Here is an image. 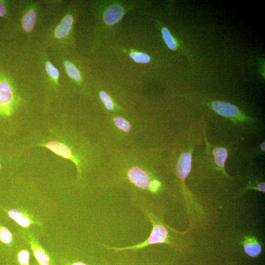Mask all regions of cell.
<instances>
[{"label":"cell","instance_id":"cell-1","mask_svg":"<svg viewBox=\"0 0 265 265\" xmlns=\"http://www.w3.org/2000/svg\"><path fill=\"white\" fill-rule=\"evenodd\" d=\"M77 9L71 5L61 9L39 31L40 46L52 51L70 50L75 45L74 28Z\"/></svg>","mask_w":265,"mask_h":265},{"label":"cell","instance_id":"cell-2","mask_svg":"<svg viewBox=\"0 0 265 265\" xmlns=\"http://www.w3.org/2000/svg\"><path fill=\"white\" fill-rule=\"evenodd\" d=\"M132 201L134 207L143 213L152 225V230L149 237L144 241L132 246L118 247L103 244L104 246L114 251L126 250L139 251L146 247L156 244L172 245L170 232L173 230L164 223L163 215L156 203L150 198L139 195H133Z\"/></svg>","mask_w":265,"mask_h":265},{"label":"cell","instance_id":"cell-3","mask_svg":"<svg viewBox=\"0 0 265 265\" xmlns=\"http://www.w3.org/2000/svg\"><path fill=\"white\" fill-rule=\"evenodd\" d=\"M16 6V28L30 38L45 16L43 0H19Z\"/></svg>","mask_w":265,"mask_h":265},{"label":"cell","instance_id":"cell-4","mask_svg":"<svg viewBox=\"0 0 265 265\" xmlns=\"http://www.w3.org/2000/svg\"><path fill=\"white\" fill-rule=\"evenodd\" d=\"M20 97L14 78L0 67V120L9 118L18 107Z\"/></svg>","mask_w":265,"mask_h":265},{"label":"cell","instance_id":"cell-5","mask_svg":"<svg viewBox=\"0 0 265 265\" xmlns=\"http://www.w3.org/2000/svg\"><path fill=\"white\" fill-rule=\"evenodd\" d=\"M123 179L132 188L141 192V195H139L145 197L147 192L157 193L161 186L159 181L152 180L145 170L139 167H133L129 169Z\"/></svg>","mask_w":265,"mask_h":265},{"label":"cell","instance_id":"cell-6","mask_svg":"<svg viewBox=\"0 0 265 265\" xmlns=\"http://www.w3.org/2000/svg\"><path fill=\"white\" fill-rule=\"evenodd\" d=\"M54 61L64 71L65 75L73 82L80 85L83 83L84 78L80 66L69 54V50L52 51Z\"/></svg>","mask_w":265,"mask_h":265},{"label":"cell","instance_id":"cell-7","mask_svg":"<svg viewBox=\"0 0 265 265\" xmlns=\"http://www.w3.org/2000/svg\"><path fill=\"white\" fill-rule=\"evenodd\" d=\"M38 54L40 68L45 82L52 88H58L60 87V75L59 70L52 62L47 49L39 46Z\"/></svg>","mask_w":265,"mask_h":265},{"label":"cell","instance_id":"cell-8","mask_svg":"<svg viewBox=\"0 0 265 265\" xmlns=\"http://www.w3.org/2000/svg\"><path fill=\"white\" fill-rule=\"evenodd\" d=\"M113 251L110 265H143L138 251L128 250Z\"/></svg>","mask_w":265,"mask_h":265},{"label":"cell","instance_id":"cell-9","mask_svg":"<svg viewBox=\"0 0 265 265\" xmlns=\"http://www.w3.org/2000/svg\"><path fill=\"white\" fill-rule=\"evenodd\" d=\"M125 13V9L123 6L118 3H113L104 11L103 21L106 25L112 26L120 21Z\"/></svg>","mask_w":265,"mask_h":265},{"label":"cell","instance_id":"cell-10","mask_svg":"<svg viewBox=\"0 0 265 265\" xmlns=\"http://www.w3.org/2000/svg\"><path fill=\"white\" fill-rule=\"evenodd\" d=\"M27 237L33 255L39 264L40 265H53L51 258L34 237L31 234L28 233Z\"/></svg>","mask_w":265,"mask_h":265},{"label":"cell","instance_id":"cell-11","mask_svg":"<svg viewBox=\"0 0 265 265\" xmlns=\"http://www.w3.org/2000/svg\"><path fill=\"white\" fill-rule=\"evenodd\" d=\"M213 109L218 114L226 117H234L239 113L238 108L230 103L216 101L212 103Z\"/></svg>","mask_w":265,"mask_h":265},{"label":"cell","instance_id":"cell-12","mask_svg":"<svg viewBox=\"0 0 265 265\" xmlns=\"http://www.w3.org/2000/svg\"><path fill=\"white\" fill-rule=\"evenodd\" d=\"M191 165V155L188 152L182 154L177 165V174L178 177L184 180L189 174Z\"/></svg>","mask_w":265,"mask_h":265},{"label":"cell","instance_id":"cell-13","mask_svg":"<svg viewBox=\"0 0 265 265\" xmlns=\"http://www.w3.org/2000/svg\"><path fill=\"white\" fill-rule=\"evenodd\" d=\"M9 216L24 228H28L34 222L29 214L19 210L12 209L8 212Z\"/></svg>","mask_w":265,"mask_h":265},{"label":"cell","instance_id":"cell-14","mask_svg":"<svg viewBox=\"0 0 265 265\" xmlns=\"http://www.w3.org/2000/svg\"><path fill=\"white\" fill-rule=\"evenodd\" d=\"M243 248L249 256L255 257L262 251V247L259 242L254 237H246L243 241Z\"/></svg>","mask_w":265,"mask_h":265},{"label":"cell","instance_id":"cell-15","mask_svg":"<svg viewBox=\"0 0 265 265\" xmlns=\"http://www.w3.org/2000/svg\"><path fill=\"white\" fill-rule=\"evenodd\" d=\"M216 164L219 167H223L227 158V151L222 148H215L212 152Z\"/></svg>","mask_w":265,"mask_h":265},{"label":"cell","instance_id":"cell-16","mask_svg":"<svg viewBox=\"0 0 265 265\" xmlns=\"http://www.w3.org/2000/svg\"><path fill=\"white\" fill-rule=\"evenodd\" d=\"M14 1L0 0V20L6 19L9 15L10 10L15 3Z\"/></svg>","mask_w":265,"mask_h":265},{"label":"cell","instance_id":"cell-17","mask_svg":"<svg viewBox=\"0 0 265 265\" xmlns=\"http://www.w3.org/2000/svg\"><path fill=\"white\" fill-rule=\"evenodd\" d=\"M161 34L167 46L171 50H176L177 49L176 43L169 30L166 27L162 28Z\"/></svg>","mask_w":265,"mask_h":265},{"label":"cell","instance_id":"cell-18","mask_svg":"<svg viewBox=\"0 0 265 265\" xmlns=\"http://www.w3.org/2000/svg\"><path fill=\"white\" fill-rule=\"evenodd\" d=\"M129 55L131 58L137 63L146 64L151 61L150 55L144 53L132 51L129 53Z\"/></svg>","mask_w":265,"mask_h":265},{"label":"cell","instance_id":"cell-19","mask_svg":"<svg viewBox=\"0 0 265 265\" xmlns=\"http://www.w3.org/2000/svg\"><path fill=\"white\" fill-rule=\"evenodd\" d=\"M13 239V235L5 227L0 225V240L4 244H10Z\"/></svg>","mask_w":265,"mask_h":265},{"label":"cell","instance_id":"cell-20","mask_svg":"<svg viewBox=\"0 0 265 265\" xmlns=\"http://www.w3.org/2000/svg\"><path fill=\"white\" fill-rule=\"evenodd\" d=\"M99 97L108 110H111L114 109V105L109 94L104 91H101L99 93Z\"/></svg>","mask_w":265,"mask_h":265},{"label":"cell","instance_id":"cell-21","mask_svg":"<svg viewBox=\"0 0 265 265\" xmlns=\"http://www.w3.org/2000/svg\"><path fill=\"white\" fill-rule=\"evenodd\" d=\"M114 123L117 127L125 132H129L131 128L130 123L121 117L114 119Z\"/></svg>","mask_w":265,"mask_h":265},{"label":"cell","instance_id":"cell-22","mask_svg":"<svg viewBox=\"0 0 265 265\" xmlns=\"http://www.w3.org/2000/svg\"><path fill=\"white\" fill-rule=\"evenodd\" d=\"M17 258L20 265H29V253L27 250H21L18 254Z\"/></svg>","mask_w":265,"mask_h":265},{"label":"cell","instance_id":"cell-23","mask_svg":"<svg viewBox=\"0 0 265 265\" xmlns=\"http://www.w3.org/2000/svg\"><path fill=\"white\" fill-rule=\"evenodd\" d=\"M265 183H262L258 185V189L262 192H265Z\"/></svg>","mask_w":265,"mask_h":265},{"label":"cell","instance_id":"cell-24","mask_svg":"<svg viewBox=\"0 0 265 265\" xmlns=\"http://www.w3.org/2000/svg\"><path fill=\"white\" fill-rule=\"evenodd\" d=\"M261 147L262 148V149L265 151V142H264V143H263L261 146Z\"/></svg>","mask_w":265,"mask_h":265}]
</instances>
